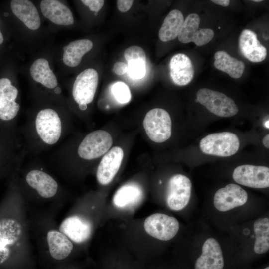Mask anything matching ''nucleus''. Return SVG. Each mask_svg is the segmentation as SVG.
<instances>
[{
    "mask_svg": "<svg viewBox=\"0 0 269 269\" xmlns=\"http://www.w3.org/2000/svg\"><path fill=\"white\" fill-rule=\"evenodd\" d=\"M99 76L96 70L88 68L78 75L72 90V95L79 109L85 111L93 100L98 84Z\"/></svg>",
    "mask_w": 269,
    "mask_h": 269,
    "instance_id": "8",
    "label": "nucleus"
},
{
    "mask_svg": "<svg viewBox=\"0 0 269 269\" xmlns=\"http://www.w3.org/2000/svg\"><path fill=\"white\" fill-rule=\"evenodd\" d=\"M200 22L199 15L196 13L188 15L178 34L179 40L182 43L194 42L201 46L209 43L213 38L214 32L209 28L199 29Z\"/></svg>",
    "mask_w": 269,
    "mask_h": 269,
    "instance_id": "14",
    "label": "nucleus"
},
{
    "mask_svg": "<svg viewBox=\"0 0 269 269\" xmlns=\"http://www.w3.org/2000/svg\"><path fill=\"white\" fill-rule=\"evenodd\" d=\"M47 243L50 259L60 263L66 260L73 249L72 242L60 231L49 230L47 233Z\"/></svg>",
    "mask_w": 269,
    "mask_h": 269,
    "instance_id": "20",
    "label": "nucleus"
},
{
    "mask_svg": "<svg viewBox=\"0 0 269 269\" xmlns=\"http://www.w3.org/2000/svg\"><path fill=\"white\" fill-rule=\"evenodd\" d=\"M127 65L125 63L117 62L114 64L112 71L118 75H122L127 72Z\"/></svg>",
    "mask_w": 269,
    "mask_h": 269,
    "instance_id": "35",
    "label": "nucleus"
},
{
    "mask_svg": "<svg viewBox=\"0 0 269 269\" xmlns=\"http://www.w3.org/2000/svg\"><path fill=\"white\" fill-rule=\"evenodd\" d=\"M59 231L71 241L81 244L87 241L92 232L91 223L86 218L78 215L66 218L61 223Z\"/></svg>",
    "mask_w": 269,
    "mask_h": 269,
    "instance_id": "16",
    "label": "nucleus"
},
{
    "mask_svg": "<svg viewBox=\"0 0 269 269\" xmlns=\"http://www.w3.org/2000/svg\"><path fill=\"white\" fill-rule=\"evenodd\" d=\"M190 180L182 174H176L169 179L166 194V203L170 209L179 211L188 204L191 194Z\"/></svg>",
    "mask_w": 269,
    "mask_h": 269,
    "instance_id": "11",
    "label": "nucleus"
},
{
    "mask_svg": "<svg viewBox=\"0 0 269 269\" xmlns=\"http://www.w3.org/2000/svg\"><path fill=\"white\" fill-rule=\"evenodd\" d=\"M264 269H269V267H267L265 268Z\"/></svg>",
    "mask_w": 269,
    "mask_h": 269,
    "instance_id": "42",
    "label": "nucleus"
},
{
    "mask_svg": "<svg viewBox=\"0 0 269 269\" xmlns=\"http://www.w3.org/2000/svg\"><path fill=\"white\" fill-rule=\"evenodd\" d=\"M255 241L254 250L261 254L267 252L269 249V219L262 218L257 219L254 224Z\"/></svg>",
    "mask_w": 269,
    "mask_h": 269,
    "instance_id": "29",
    "label": "nucleus"
},
{
    "mask_svg": "<svg viewBox=\"0 0 269 269\" xmlns=\"http://www.w3.org/2000/svg\"><path fill=\"white\" fill-rule=\"evenodd\" d=\"M143 196V190L139 185L130 183L118 189L113 196V203L118 208H129L138 204Z\"/></svg>",
    "mask_w": 269,
    "mask_h": 269,
    "instance_id": "24",
    "label": "nucleus"
},
{
    "mask_svg": "<svg viewBox=\"0 0 269 269\" xmlns=\"http://www.w3.org/2000/svg\"><path fill=\"white\" fill-rule=\"evenodd\" d=\"M41 12L45 17L58 25H70L74 18L70 9L56 0H43L40 2Z\"/></svg>",
    "mask_w": 269,
    "mask_h": 269,
    "instance_id": "22",
    "label": "nucleus"
},
{
    "mask_svg": "<svg viewBox=\"0 0 269 269\" xmlns=\"http://www.w3.org/2000/svg\"><path fill=\"white\" fill-rule=\"evenodd\" d=\"M145 131L148 137L156 143L167 140L171 136L172 122L169 113L161 108L149 110L143 122Z\"/></svg>",
    "mask_w": 269,
    "mask_h": 269,
    "instance_id": "7",
    "label": "nucleus"
},
{
    "mask_svg": "<svg viewBox=\"0 0 269 269\" xmlns=\"http://www.w3.org/2000/svg\"><path fill=\"white\" fill-rule=\"evenodd\" d=\"M113 143L111 134L107 131L98 130L86 134L79 143L76 153L79 158L90 161L105 154Z\"/></svg>",
    "mask_w": 269,
    "mask_h": 269,
    "instance_id": "6",
    "label": "nucleus"
},
{
    "mask_svg": "<svg viewBox=\"0 0 269 269\" xmlns=\"http://www.w3.org/2000/svg\"><path fill=\"white\" fill-rule=\"evenodd\" d=\"M11 10L14 15L29 29L37 30L41 20L35 6L28 0H12L10 2Z\"/></svg>",
    "mask_w": 269,
    "mask_h": 269,
    "instance_id": "23",
    "label": "nucleus"
},
{
    "mask_svg": "<svg viewBox=\"0 0 269 269\" xmlns=\"http://www.w3.org/2000/svg\"><path fill=\"white\" fill-rule=\"evenodd\" d=\"M224 258L216 240L210 238L204 242L201 256L197 259L195 269H223Z\"/></svg>",
    "mask_w": 269,
    "mask_h": 269,
    "instance_id": "18",
    "label": "nucleus"
},
{
    "mask_svg": "<svg viewBox=\"0 0 269 269\" xmlns=\"http://www.w3.org/2000/svg\"><path fill=\"white\" fill-rule=\"evenodd\" d=\"M26 155L20 132L14 134H0V180L10 178L18 172Z\"/></svg>",
    "mask_w": 269,
    "mask_h": 269,
    "instance_id": "4",
    "label": "nucleus"
},
{
    "mask_svg": "<svg viewBox=\"0 0 269 269\" xmlns=\"http://www.w3.org/2000/svg\"><path fill=\"white\" fill-rule=\"evenodd\" d=\"M144 228L149 235L156 239L168 241L177 234L179 224L172 216L162 213H155L148 216L144 221Z\"/></svg>",
    "mask_w": 269,
    "mask_h": 269,
    "instance_id": "12",
    "label": "nucleus"
},
{
    "mask_svg": "<svg viewBox=\"0 0 269 269\" xmlns=\"http://www.w3.org/2000/svg\"><path fill=\"white\" fill-rule=\"evenodd\" d=\"M58 267L56 269H77L72 266H63V265Z\"/></svg>",
    "mask_w": 269,
    "mask_h": 269,
    "instance_id": "38",
    "label": "nucleus"
},
{
    "mask_svg": "<svg viewBox=\"0 0 269 269\" xmlns=\"http://www.w3.org/2000/svg\"><path fill=\"white\" fill-rule=\"evenodd\" d=\"M134 1L131 0H119L117 1V7L121 12L128 11L131 7Z\"/></svg>",
    "mask_w": 269,
    "mask_h": 269,
    "instance_id": "34",
    "label": "nucleus"
},
{
    "mask_svg": "<svg viewBox=\"0 0 269 269\" xmlns=\"http://www.w3.org/2000/svg\"><path fill=\"white\" fill-rule=\"evenodd\" d=\"M67 128L66 119L57 110L41 108L29 116L20 131L27 154L46 151L63 139Z\"/></svg>",
    "mask_w": 269,
    "mask_h": 269,
    "instance_id": "1",
    "label": "nucleus"
},
{
    "mask_svg": "<svg viewBox=\"0 0 269 269\" xmlns=\"http://www.w3.org/2000/svg\"><path fill=\"white\" fill-rule=\"evenodd\" d=\"M111 92L120 104H127L131 100V93L128 86L124 82H117L111 88Z\"/></svg>",
    "mask_w": 269,
    "mask_h": 269,
    "instance_id": "30",
    "label": "nucleus"
},
{
    "mask_svg": "<svg viewBox=\"0 0 269 269\" xmlns=\"http://www.w3.org/2000/svg\"><path fill=\"white\" fill-rule=\"evenodd\" d=\"M239 146L240 141L237 135L229 132L209 134L200 142V148L203 153L220 157L235 154Z\"/></svg>",
    "mask_w": 269,
    "mask_h": 269,
    "instance_id": "5",
    "label": "nucleus"
},
{
    "mask_svg": "<svg viewBox=\"0 0 269 269\" xmlns=\"http://www.w3.org/2000/svg\"><path fill=\"white\" fill-rule=\"evenodd\" d=\"M30 73L34 81L47 89L54 90L56 94H60V92L55 90L58 86L57 78L46 59L39 58L35 60L30 67Z\"/></svg>",
    "mask_w": 269,
    "mask_h": 269,
    "instance_id": "25",
    "label": "nucleus"
},
{
    "mask_svg": "<svg viewBox=\"0 0 269 269\" xmlns=\"http://www.w3.org/2000/svg\"><path fill=\"white\" fill-rule=\"evenodd\" d=\"M3 42V37L2 33L0 30V44H2Z\"/></svg>",
    "mask_w": 269,
    "mask_h": 269,
    "instance_id": "39",
    "label": "nucleus"
},
{
    "mask_svg": "<svg viewBox=\"0 0 269 269\" xmlns=\"http://www.w3.org/2000/svg\"><path fill=\"white\" fill-rule=\"evenodd\" d=\"M239 47L242 55L252 62H260L267 56L266 48L257 39L256 34L251 30L244 29L239 39Z\"/></svg>",
    "mask_w": 269,
    "mask_h": 269,
    "instance_id": "19",
    "label": "nucleus"
},
{
    "mask_svg": "<svg viewBox=\"0 0 269 269\" xmlns=\"http://www.w3.org/2000/svg\"><path fill=\"white\" fill-rule=\"evenodd\" d=\"M196 99L208 110L222 117L233 116L238 112L235 102L225 94L208 88L199 89L196 93Z\"/></svg>",
    "mask_w": 269,
    "mask_h": 269,
    "instance_id": "9",
    "label": "nucleus"
},
{
    "mask_svg": "<svg viewBox=\"0 0 269 269\" xmlns=\"http://www.w3.org/2000/svg\"><path fill=\"white\" fill-rule=\"evenodd\" d=\"M215 67L227 73L233 78H240L245 69V64L242 61L232 57L224 51H218L214 55Z\"/></svg>",
    "mask_w": 269,
    "mask_h": 269,
    "instance_id": "27",
    "label": "nucleus"
},
{
    "mask_svg": "<svg viewBox=\"0 0 269 269\" xmlns=\"http://www.w3.org/2000/svg\"><path fill=\"white\" fill-rule=\"evenodd\" d=\"M93 42L89 39H82L70 42L63 47L62 60L70 67H75L81 63L83 56L93 48Z\"/></svg>",
    "mask_w": 269,
    "mask_h": 269,
    "instance_id": "26",
    "label": "nucleus"
},
{
    "mask_svg": "<svg viewBox=\"0 0 269 269\" xmlns=\"http://www.w3.org/2000/svg\"><path fill=\"white\" fill-rule=\"evenodd\" d=\"M15 188L8 186L0 206V269H31L30 261L18 250L22 228L13 208Z\"/></svg>",
    "mask_w": 269,
    "mask_h": 269,
    "instance_id": "2",
    "label": "nucleus"
},
{
    "mask_svg": "<svg viewBox=\"0 0 269 269\" xmlns=\"http://www.w3.org/2000/svg\"><path fill=\"white\" fill-rule=\"evenodd\" d=\"M232 177L237 183L249 187L265 188L269 186V168L266 166L240 165L234 169Z\"/></svg>",
    "mask_w": 269,
    "mask_h": 269,
    "instance_id": "13",
    "label": "nucleus"
},
{
    "mask_svg": "<svg viewBox=\"0 0 269 269\" xmlns=\"http://www.w3.org/2000/svg\"><path fill=\"white\" fill-rule=\"evenodd\" d=\"M247 193L240 186L231 183L219 189L215 194L214 205L219 211L224 212L245 204Z\"/></svg>",
    "mask_w": 269,
    "mask_h": 269,
    "instance_id": "15",
    "label": "nucleus"
},
{
    "mask_svg": "<svg viewBox=\"0 0 269 269\" xmlns=\"http://www.w3.org/2000/svg\"><path fill=\"white\" fill-rule=\"evenodd\" d=\"M265 127L266 128H268V129H269V121L268 120V121H267L265 124Z\"/></svg>",
    "mask_w": 269,
    "mask_h": 269,
    "instance_id": "40",
    "label": "nucleus"
},
{
    "mask_svg": "<svg viewBox=\"0 0 269 269\" xmlns=\"http://www.w3.org/2000/svg\"><path fill=\"white\" fill-rule=\"evenodd\" d=\"M252 1L254 2H259L262 1L263 0H254Z\"/></svg>",
    "mask_w": 269,
    "mask_h": 269,
    "instance_id": "41",
    "label": "nucleus"
},
{
    "mask_svg": "<svg viewBox=\"0 0 269 269\" xmlns=\"http://www.w3.org/2000/svg\"><path fill=\"white\" fill-rule=\"evenodd\" d=\"M146 61L143 60H133L128 62L127 72L133 79L142 78L146 73Z\"/></svg>",
    "mask_w": 269,
    "mask_h": 269,
    "instance_id": "31",
    "label": "nucleus"
},
{
    "mask_svg": "<svg viewBox=\"0 0 269 269\" xmlns=\"http://www.w3.org/2000/svg\"><path fill=\"white\" fill-rule=\"evenodd\" d=\"M184 22V16L179 10L171 11L165 18L159 31V38L163 42L175 39Z\"/></svg>",
    "mask_w": 269,
    "mask_h": 269,
    "instance_id": "28",
    "label": "nucleus"
},
{
    "mask_svg": "<svg viewBox=\"0 0 269 269\" xmlns=\"http://www.w3.org/2000/svg\"><path fill=\"white\" fill-rule=\"evenodd\" d=\"M124 157L123 150L115 146L105 154L97 167L96 177L101 185H106L114 179L121 166Z\"/></svg>",
    "mask_w": 269,
    "mask_h": 269,
    "instance_id": "17",
    "label": "nucleus"
},
{
    "mask_svg": "<svg viewBox=\"0 0 269 269\" xmlns=\"http://www.w3.org/2000/svg\"><path fill=\"white\" fill-rule=\"evenodd\" d=\"M23 178L25 184L41 198H53L59 191L57 181L40 167L28 168L24 172Z\"/></svg>",
    "mask_w": 269,
    "mask_h": 269,
    "instance_id": "10",
    "label": "nucleus"
},
{
    "mask_svg": "<svg viewBox=\"0 0 269 269\" xmlns=\"http://www.w3.org/2000/svg\"><path fill=\"white\" fill-rule=\"evenodd\" d=\"M81 1L88 6L92 11L96 13L102 8L104 3V0H82Z\"/></svg>",
    "mask_w": 269,
    "mask_h": 269,
    "instance_id": "33",
    "label": "nucleus"
},
{
    "mask_svg": "<svg viewBox=\"0 0 269 269\" xmlns=\"http://www.w3.org/2000/svg\"><path fill=\"white\" fill-rule=\"evenodd\" d=\"M211 1L222 6H228L230 2L229 0H212Z\"/></svg>",
    "mask_w": 269,
    "mask_h": 269,
    "instance_id": "36",
    "label": "nucleus"
},
{
    "mask_svg": "<svg viewBox=\"0 0 269 269\" xmlns=\"http://www.w3.org/2000/svg\"><path fill=\"white\" fill-rule=\"evenodd\" d=\"M124 56L128 62L133 60H143L146 61V56L144 50L138 46H132L127 48Z\"/></svg>",
    "mask_w": 269,
    "mask_h": 269,
    "instance_id": "32",
    "label": "nucleus"
},
{
    "mask_svg": "<svg viewBox=\"0 0 269 269\" xmlns=\"http://www.w3.org/2000/svg\"><path fill=\"white\" fill-rule=\"evenodd\" d=\"M264 146L267 148H269V134H266L263 139L262 141Z\"/></svg>",
    "mask_w": 269,
    "mask_h": 269,
    "instance_id": "37",
    "label": "nucleus"
},
{
    "mask_svg": "<svg viewBox=\"0 0 269 269\" xmlns=\"http://www.w3.org/2000/svg\"><path fill=\"white\" fill-rule=\"evenodd\" d=\"M170 75L173 82L178 86H185L192 80L194 69L190 59L185 54L178 53L169 62Z\"/></svg>",
    "mask_w": 269,
    "mask_h": 269,
    "instance_id": "21",
    "label": "nucleus"
},
{
    "mask_svg": "<svg viewBox=\"0 0 269 269\" xmlns=\"http://www.w3.org/2000/svg\"><path fill=\"white\" fill-rule=\"evenodd\" d=\"M19 91L8 78L0 79V134L19 133L17 126L20 105L17 101Z\"/></svg>",
    "mask_w": 269,
    "mask_h": 269,
    "instance_id": "3",
    "label": "nucleus"
}]
</instances>
